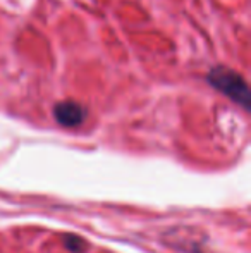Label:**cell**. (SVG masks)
<instances>
[{
  "instance_id": "6da1fadb",
  "label": "cell",
  "mask_w": 251,
  "mask_h": 253,
  "mask_svg": "<svg viewBox=\"0 0 251 253\" xmlns=\"http://www.w3.org/2000/svg\"><path fill=\"white\" fill-rule=\"evenodd\" d=\"M207 80L215 90H218L220 93H224L225 97H229L232 102L243 105L246 110L251 105V93L248 83L243 80L241 74H238L236 71L229 69L225 66H217L207 74Z\"/></svg>"
},
{
  "instance_id": "7a4b0ae2",
  "label": "cell",
  "mask_w": 251,
  "mask_h": 253,
  "mask_svg": "<svg viewBox=\"0 0 251 253\" xmlns=\"http://www.w3.org/2000/svg\"><path fill=\"white\" fill-rule=\"evenodd\" d=\"M54 117L64 127H76L83 124L84 117H86V110L81 103L66 100L54 107Z\"/></svg>"
},
{
  "instance_id": "3957f363",
  "label": "cell",
  "mask_w": 251,
  "mask_h": 253,
  "mask_svg": "<svg viewBox=\"0 0 251 253\" xmlns=\"http://www.w3.org/2000/svg\"><path fill=\"white\" fill-rule=\"evenodd\" d=\"M64 243H66L67 250L72 252V253H83L84 250H86V243H84V240H81L79 236H72V234H69V236H66Z\"/></svg>"
}]
</instances>
